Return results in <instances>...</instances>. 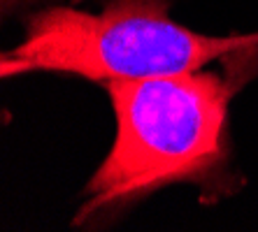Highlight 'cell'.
I'll return each mask as SVG.
<instances>
[{"label": "cell", "mask_w": 258, "mask_h": 232, "mask_svg": "<svg viewBox=\"0 0 258 232\" xmlns=\"http://www.w3.org/2000/svg\"><path fill=\"white\" fill-rule=\"evenodd\" d=\"M116 114L112 151L86 184L82 225L105 207L200 179L223 153L230 89L212 72L105 82Z\"/></svg>", "instance_id": "obj_1"}, {"label": "cell", "mask_w": 258, "mask_h": 232, "mask_svg": "<svg viewBox=\"0 0 258 232\" xmlns=\"http://www.w3.org/2000/svg\"><path fill=\"white\" fill-rule=\"evenodd\" d=\"M251 35H203L170 19L163 0H112L98 14L49 7L33 14L19 47L0 58L3 79L68 72L91 82L149 79L196 72L256 47Z\"/></svg>", "instance_id": "obj_2"}]
</instances>
